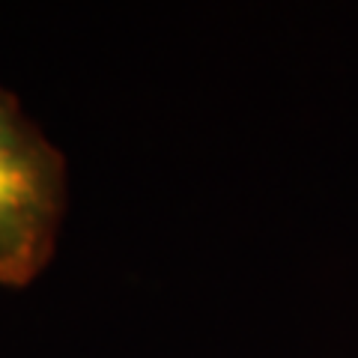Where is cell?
<instances>
[{"label":"cell","mask_w":358,"mask_h":358,"mask_svg":"<svg viewBox=\"0 0 358 358\" xmlns=\"http://www.w3.org/2000/svg\"><path fill=\"white\" fill-rule=\"evenodd\" d=\"M69 203L66 155L0 87V284L27 287L51 263Z\"/></svg>","instance_id":"cell-1"}]
</instances>
